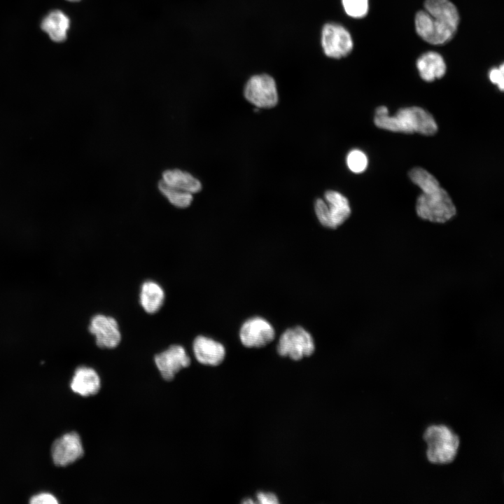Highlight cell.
Returning a JSON list of instances; mask_svg holds the SVG:
<instances>
[{
  "mask_svg": "<svg viewBox=\"0 0 504 504\" xmlns=\"http://www.w3.org/2000/svg\"><path fill=\"white\" fill-rule=\"evenodd\" d=\"M414 22L416 31L422 39L441 45L453 38L459 15L449 0H426L424 8L416 14Z\"/></svg>",
  "mask_w": 504,
  "mask_h": 504,
  "instance_id": "cell-1",
  "label": "cell"
},
{
  "mask_svg": "<svg viewBox=\"0 0 504 504\" xmlns=\"http://www.w3.org/2000/svg\"><path fill=\"white\" fill-rule=\"evenodd\" d=\"M377 127L391 132H418L424 135L434 134L438 125L430 113L422 108L411 106L400 108L394 116L388 113L374 116Z\"/></svg>",
  "mask_w": 504,
  "mask_h": 504,
  "instance_id": "cell-2",
  "label": "cell"
},
{
  "mask_svg": "<svg viewBox=\"0 0 504 504\" xmlns=\"http://www.w3.org/2000/svg\"><path fill=\"white\" fill-rule=\"evenodd\" d=\"M426 444L427 459L434 464H447L454 461L459 447L458 436L448 426L432 425L423 435Z\"/></svg>",
  "mask_w": 504,
  "mask_h": 504,
  "instance_id": "cell-3",
  "label": "cell"
},
{
  "mask_svg": "<svg viewBox=\"0 0 504 504\" xmlns=\"http://www.w3.org/2000/svg\"><path fill=\"white\" fill-rule=\"evenodd\" d=\"M416 213L422 220L435 223H444L456 214V209L445 190L438 189L422 192L417 198Z\"/></svg>",
  "mask_w": 504,
  "mask_h": 504,
  "instance_id": "cell-4",
  "label": "cell"
},
{
  "mask_svg": "<svg viewBox=\"0 0 504 504\" xmlns=\"http://www.w3.org/2000/svg\"><path fill=\"white\" fill-rule=\"evenodd\" d=\"M314 209L320 223L331 229H335L342 225L351 214L347 198L334 190L326 192L325 201L317 199Z\"/></svg>",
  "mask_w": 504,
  "mask_h": 504,
  "instance_id": "cell-5",
  "label": "cell"
},
{
  "mask_svg": "<svg viewBox=\"0 0 504 504\" xmlns=\"http://www.w3.org/2000/svg\"><path fill=\"white\" fill-rule=\"evenodd\" d=\"M277 353L294 360L310 356L315 350L312 335L301 326L286 329L280 336Z\"/></svg>",
  "mask_w": 504,
  "mask_h": 504,
  "instance_id": "cell-6",
  "label": "cell"
},
{
  "mask_svg": "<svg viewBox=\"0 0 504 504\" xmlns=\"http://www.w3.org/2000/svg\"><path fill=\"white\" fill-rule=\"evenodd\" d=\"M246 99L259 108H272L278 102L274 80L266 74L256 75L247 82L244 89Z\"/></svg>",
  "mask_w": 504,
  "mask_h": 504,
  "instance_id": "cell-7",
  "label": "cell"
},
{
  "mask_svg": "<svg viewBox=\"0 0 504 504\" xmlns=\"http://www.w3.org/2000/svg\"><path fill=\"white\" fill-rule=\"evenodd\" d=\"M241 344L248 348L263 347L273 341L275 330L272 325L260 316L251 317L245 321L239 330Z\"/></svg>",
  "mask_w": 504,
  "mask_h": 504,
  "instance_id": "cell-8",
  "label": "cell"
},
{
  "mask_svg": "<svg viewBox=\"0 0 504 504\" xmlns=\"http://www.w3.org/2000/svg\"><path fill=\"white\" fill-rule=\"evenodd\" d=\"M322 47L328 57L340 58L347 55L353 48L349 31L337 24H326L322 31Z\"/></svg>",
  "mask_w": 504,
  "mask_h": 504,
  "instance_id": "cell-9",
  "label": "cell"
},
{
  "mask_svg": "<svg viewBox=\"0 0 504 504\" xmlns=\"http://www.w3.org/2000/svg\"><path fill=\"white\" fill-rule=\"evenodd\" d=\"M84 454L83 447L79 435L69 432L56 439L51 447V456L53 463L64 467L74 463Z\"/></svg>",
  "mask_w": 504,
  "mask_h": 504,
  "instance_id": "cell-10",
  "label": "cell"
},
{
  "mask_svg": "<svg viewBox=\"0 0 504 504\" xmlns=\"http://www.w3.org/2000/svg\"><path fill=\"white\" fill-rule=\"evenodd\" d=\"M89 330L95 337L97 345L101 348H114L121 340L118 324L111 316L95 315L91 319Z\"/></svg>",
  "mask_w": 504,
  "mask_h": 504,
  "instance_id": "cell-11",
  "label": "cell"
},
{
  "mask_svg": "<svg viewBox=\"0 0 504 504\" xmlns=\"http://www.w3.org/2000/svg\"><path fill=\"white\" fill-rule=\"evenodd\" d=\"M155 363L162 377L169 381L182 368L189 366L190 359L183 346L172 345L157 354L155 356Z\"/></svg>",
  "mask_w": 504,
  "mask_h": 504,
  "instance_id": "cell-12",
  "label": "cell"
},
{
  "mask_svg": "<svg viewBox=\"0 0 504 504\" xmlns=\"http://www.w3.org/2000/svg\"><path fill=\"white\" fill-rule=\"evenodd\" d=\"M192 348L196 359L204 365H218L225 356V349L221 343L203 335L195 339Z\"/></svg>",
  "mask_w": 504,
  "mask_h": 504,
  "instance_id": "cell-13",
  "label": "cell"
},
{
  "mask_svg": "<svg viewBox=\"0 0 504 504\" xmlns=\"http://www.w3.org/2000/svg\"><path fill=\"white\" fill-rule=\"evenodd\" d=\"M161 181L165 184L195 195L202 190V181L191 172L179 168L164 170Z\"/></svg>",
  "mask_w": 504,
  "mask_h": 504,
  "instance_id": "cell-14",
  "label": "cell"
},
{
  "mask_svg": "<svg viewBox=\"0 0 504 504\" xmlns=\"http://www.w3.org/2000/svg\"><path fill=\"white\" fill-rule=\"evenodd\" d=\"M100 386V378L97 372L85 366L76 370L70 383V387L74 393L85 397L96 394Z\"/></svg>",
  "mask_w": 504,
  "mask_h": 504,
  "instance_id": "cell-15",
  "label": "cell"
},
{
  "mask_svg": "<svg viewBox=\"0 0 504 504\" xmlns=\"http://www.w3.org/2000/svg\"><path fill=\"white\" fill-rule=\"evenodd\" d=\"M70 27L69 17L60 10L48 13L42 20L41 28L50 38L57 43L64 41Z\"/></svg>",
  "mask_w": 504,
  "mask_h": 504,
  "instance_id": "cell-16",
  "label": "cell"
},
{
  "mask_svg": "<svg viewBox=\"0 0 504 504\" xmlns=\"http://www.w3.org/2000/svg\"><path fill=\"white\" fill-rule=\"evenodd\" d=\"M419 75L426 81L440 78L446 71V64L442 57L435 52H427L419 57L416 62Z\"/></svg>",
  "mask_w": 504,
  "mask_h": 504,
  "instance_id": "cell-17",
  "label": "cell"
},
{
  "mask_svg": "<svg viewBox=\"0 0 504 504\" xmlns=\"http://www.w3.org/2000/svg\"><path fill=\"white\" fill-rule=\"evenodd\" d=\"M164 300V290L158 284L153 281H147L142 284L140 303L147 313L157 312L162 306Z\"/></svg>",
  "mask_w": 504,
  "mask_h": 504,
  "instance_id": "cell-18",
  "label": "cell"
},
{
  "mask_svg": "<svg viewBox=\"0 0 504 504\" xmlns=\"http://www.w3.org/2000/svg\"><path fill=\"white\" fill-rule=\"evenodd\" d=\"M158 189L171 205L178 209L189 207L194 200L193 194L168 186L161 180L158 183Z\"/></svg>",
  "mask_w": 504,
  "mask_h": 504,
  "instance_id": "cell-19",
  "label": "cell"
},
{
  "mask_svg": "<svg viewBox=\"0 0 504 504\" xmlns=\"http://www.w3.org/2000/svg\"><path fill=\"white\" fill-rule=\"evenodd\" d=\"M409 176L411 181L421 189L422 192H432L440 187L437 178L421 167L411 169Z\"/></svg>",
  "mask_w": 504,
  "mask_h": 504,
  "instance_id": "cell-20",
  "label": "cell"
},
{
  "mask_svg": "<svg viewBox=\"0 0 504 504\" xmlns=\"http://www.w3.org/2000/svg\"><path fill=\"white\" fill-rule=\"evenodd\" d=\"M345 12L353 18H363L368 11V0H342Z\"/></svg>",
  "mask_w": 504,
  "mask_h": 504,
  "instance_id": "cell-21",
  "label": "cell"
},
{
  "mask_svg": "<svg viewBox=\"0 0 504 504\" xmlns=\"http://www.w3.org/2000/svg\"><path fill=\"white\" fill-rule=\"evenodd\" d=\"M349 169L354 173L363 172L367 167L368 159L365 154L359 150L350 151L346 157Z\"/></svg>",
  "mask_w": 504,
  "mask_h": 504,
  "instance_id": "cell-22",
  "label": "cell"
},
{
  "mask_svg": "<svg viewBox=\"0 0 504 504\" xmlns=\"http://www.w3.org/2000/svg\"><path fill=\"white\" fill-rule=\"evenodd\" d=\"M31 504H57V498L48 492H41L34 495L29 500Z\"/></svg>",
  "mask_w": 504,
  "mask_h": 504,
  "instance_id": "cell-23",
  "label": "cell"
},
{
  "mask_svg": "<svg viewBox=\"0 0 504 504\" xmlns=\"http://www.w3.org/2000/svg\"><path fill=\"white\" fill-rule=\"evenodd\" d=\"M504 66L502 64L498 68H493L489 72V79L496 84L501 91L504 88Z\"/></svg>",
  "mask_w": 504,
  "mask_h": 504,
  "instance_id": "cell-24",
  "label": "cell"
},
{
  "mask_svg": "<svg viewBox=\"0 0 504 504\" xmlns=\"http://www.w3.org/2000/svg\"><path fill=\"white\" fill-rule=\"evenodd\" d=\"M258 503L262 504H276L279 503L277 497L272 493L260 492L257 494Z\"/></svg>",
  "mask_w": 504,
  "mask_h": 504,
  "instance_id": "cell-25",
  "label": "cell"
},
{
  "mask_svg": "<svg viewBox=\"0 0 504 504\" xmlns=\"http://www.w3.org/2000/svg\"><path fill=\"white\" fill-rule=\"evenodd\" d=\"M388 108L384 106H379L375 110L376 115H385V114H388Z\"/></svg>",
  "mask_w": 504,
  "mask_h": 504,
  "instance_id": "cell-26",
  "label": "cell"
},
{
  "mask_svg": "<svg viewBox=\"0 0 504 504\" xmlns=\"http://www.w3.org/2000/svg\"><path fill=\"white\" fill-rule=\"evenodd\" d=\"M66 1H71V2H76V1H79L80 0H66Z\"/></svg>",
  "mask_w": 504,
  "mask_h": 504,
  "instance_id": "cell-27",
  "label": "cell"
}]
</instances>
